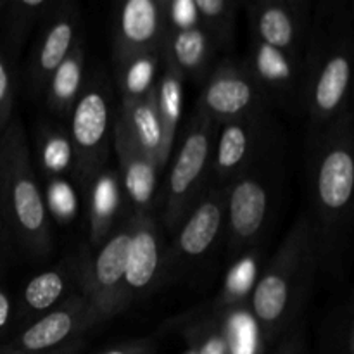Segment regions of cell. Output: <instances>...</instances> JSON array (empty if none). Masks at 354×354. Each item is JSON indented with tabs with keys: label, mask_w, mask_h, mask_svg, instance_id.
Returning <instances> with one entry per match:
<instances>
[{
	"label": "cell",
	"mask_w": 354,
	"mask_h": 354,
	"mask_svg": "<svg viewBox=\"0 0 354 354\" xmlns=\"http://www.w3.org/2000/svg\"><path fill=\"white\" fill-rule=\"evenodd\" d=\"M310 207L320 270L342 275L353 225L354 113L348 111L322 127H310L304 149Z\"/></svg>",
	"instance_id": "cell-1"
},
{
	"label": "cell",
	"mask_w": 354,
	"mask_h": 354,
	"mask_svg": "<svg viewBox=\"0 0 354 354\" xmlns=\"http://www.w3.org/2000/svg\"><path fill=\"white\" fill-rule=\"evenodd\" d=\"M353 69V2L320 0L303 52V113L310 127L330 123L351 107Z\"/></svg>",
	"instance_id": "cell-2"
},
{
	"label": "cell",
	"mask_w": 354,
	"mask_h": 354,
	"mask_svg": "<svg viewBox=\"0 0 354 354\" xmlns=\"http://www.w3.org/2000/svg\"><path fill=\"white\" fill-rule=\"evenodd\" d=\"M320 270L318 244L306 214H301L254 282L251 313L266 344L280 341L299 322Z\"/></svg>",
	"instance_id": "cell-3"
},
{
	"label": "cell",
	"mask_w": 354,
	"mask_h": 354,
	"mask_svg": "<svg viewBox=\"0 0 354 354\" xmlns=\"http://www.w3.org/2000/svg\"><path fill=\"white\" fill-rule=\"evenodd\" d=\"M0 218L23 254L31 259L50 254L52 220L31 162L26 131L16 116L0 135Z\"/></svg>",
	"instance_id": "cell-4"
},
{
	"label": "cell",
	"mask_w": 354,
	"mask_h": 354,
	"mask_svg": "<svg viewBox=\"0 0 354 354\" xmlns=\"http://www.w3.org/2000/svg\"><path fill=\"white\" fill-rule=\"evenodd\" d=\"M214 128L216 123L197 109L187 123L159 194L161 227L168 234L173 235L209 185Z\"/></svg>",
	"instance_id": "cell-5"
},
{
	"label": "cell",
	"mask_w": 354,
	"mask_h": 354,
	"mask_svg": "<svg viewBox=\"0 0 354 354\" xmlns=\"http://www.w3.org/2000/svg\"><path fill=\"white\" fill-rule=\"evenodd\" d=\"M113 88L102 71L85 80L68 116L66 131L75 152V182L85 185L106 168L113 144Z\"/></svg>",
	"instance_id": "cell-6"
},
{
	"label": "cell",
	"mask_w": 354,
	"mask_h": 354,
	"mask_svg": "<svg viewBox=\"0 0 354 354\" xmlns=\"http://www.w3.org/2000/svg\"><path fill=\"white\" fill-rule=\"evenodd\" d=\"M272 154L225 187V239L232 258L244 256L268 228L275 199Z\"/></svg>",
	"instance_id": "cell-7"
},
{
	"label": "cell",
	"mask_w": 354,
	"mask_h": 354,
	"mask_svg": "<svg viewBox=\"0 0 354 354\" xmlns=\"http://www.w3.org/2000/svg\"><path fill=\"white\" fill-rule=\"evenodd\" d=\"M130 216L97 249L83 245V294L90 304L92 330L113 320L121 310L124 270L130 248Z\"/></svg>",
	"instance_id": "cell-8"
},
{
	"label": "cell",
	"mask_w": 354,
	"mask_h": 354,
	"mask_svg": "<svg viewBox=\"0 0 354 354\" xmlns=\"http://www.w3.org/2000/svg\"><path fill=\"white\" fill-rule=\"evenodd\" d=\"M225 234V187L209 183L166 248V280L199 268Z\"/></svg>",
	"instance_id": "cell-9"
},
{
	"label": "cell",
	"mask_w": 354,
	"mask_h": 354,
	"mask_svg": "<svg viewBox=\"0 0 354 354\" xmlns=\"http://www.w3.org/2000/svg\"><path fill=\"white\" fill-rule=\"evenodd\" d=\"M272 140L268 111L216 123L209 183L227 187L232 180L272 154Z\"/></svg>",
	"instance_id": "cell-10"
},
{
	"label": "cell",
	"mask_w": 354,
	"mask_h": 354,
	"mask_svg": "<svg viewBox=\"0 0 354 354\" xmlns=\"http://www.w3.org/2000/svg\"><path fill=\"white\" fill-rule=\"evenodd\" d=\"M82 40V12L78 3L55 0V6L38 24L37 38L28 57L26 88L33 99H40L48 76Z\"/></svg>",
	"instance_id": "cell-11"
},
{
	"label": "cell",
	"mask_w": 354,
	"mask_h": 354,
	"mask_svg": "<svg viewBox=\"0 0 354 354\" xmlns=\"http://www.w3.org/2000/svg\"><path fill=\"white\" fill-rule=\"evenodd\" d=\"M131 235L121 310L145 299L166 282V239L154 214H130Z\"/></svg>",
	"instance_id": "cell-12"
},
{
	"label": "cell",
	"mask_w": 354,
	"mask_h": 354,
	"mask_svg": "<svg viewBox=\"0 0 354 354\" xmlns=\"http://www.w3.org/2000/svg\"><path fill=\"white\" fill-rule=\"evenodd\" d=\"M196 109L214 123L268 111L270 102L242 61L221 59L206 76Z\"/></svg>",
	"instance_id": "cell-13"
},
{
	"label": "cell",
	"mask_w": 354,
	"mask_h": 354,
	"mask_svg": "<svg viewBox=\"0 0 354 354\" xmlns=\"http://www.w3.org/2000/svg\"><path fill=\"white\" fill-rule=\"evenodd\" d=\"M92 332L90 304L83 292L75 294L54 310L41 315L0 344L6 354H44L68 346Z\"/></svg>",
	"instance_id": "cell-14"
},
{
	"label": "cell",
	"mask_w": 354,
	"mask_h": 354,
	"mask_svg": "<svg viewBox=\"0 0 354 354\" xmlns=\"http://www.w3.org/2000/svg\"><path fill=\"white\" fill-rule=\"evenodd\" d=\"M245 10L251 38L303 57L313 10L310 0H254Z\"/></svg>",
	"instance_id": "cell-15"
},
{
	"label": "cell",
	"mask_w": 354,
	"mask_h": 354,
	"mask_svg": "<svg viewBox=\"0 0 354 354\" xmlns=\"http://www.w3.org/2000/svg\"><path fill=\"white\" fill-rule=\"evenodd\" d=\"M242 64L265 93L270 106L277 104L290 113H303V57L251 38Z\"/></svg>",
	"instance_id": "cell-16"
},
{
	"label": "cell",
	"mask_w": 354,
	"mask_h": 354,
	"mask_svg": "<svg viewBox=\"0 0 354 354\" xmlns=\"http://www.w3.org/2000/svg\"><path fill=\"white\" fill-rule=\"evenodd\" d=\"M80 292H83L82 249L24 283L16 297V332Z\"/></svg>",
	"instance_id": "cell-17"
},
{
	"label": "cell",
	"mask_w": 354,
	"mask_h": 354,
	"mask_svg": "<svg viewBox=\"0 0 354 354\" xmlns=\"http://www.w3.org/2000/svg\"><path fill=\"white\" fill-rule=\"evenodd\" d=\"M165 0H127L113 17V61L142 52H162Z\"/></svg>",
	"instance_id": "cell-18"
},
{
	"label": "cell",
	"mask_w": 354,
	"mask_h": 354,
	"mask_svg": "<svg viewBox=\"0 0 354 354\" xmlns=\"http://www.w3.org/2000/svg\"><path fill=\"white\" fill-rule=\"evenodd\" d=\"M113 147L120 162L121 189L130 214H154L159 206L158 165L131 142L127 131L114 118Z\"/></svg>",
	"instance_id": "cell-19"
},
{
	"label": "cell",
	"mask_w": 354,
	"mask_h": 354,
	"mask_svg": "<svg viewBox=\"0 0 354 354\" xmlns=\"http://www.w3.org/2000/svg\"><path fill=\"white\" fill-rule=\"evenodd\" d=\"M88 221V248L97 249L127 218V201L116 169L104 168L82 187ZM130 214V213H128Z\"/></svg>",
	"instance_id": "cell-20"
},
{
	"label": "cell",
	"mask_w": 354,
	"mask_h": 354,
	"mask_svg": "<svg viewBox=\"0 0 354 354\" xmlns=\"http://www.w3.org/2000/svg\"><path fill=\"white\" fill-rule=\"evenodd\" d=\"M218 50V45L201 24L180 30H166L162 61L173 66L183 80L203 83L216 64Z\"/></svg>",
	"instance_id": "cell-21"
},
{
	"label": "cell",
	"mask_w": 354,
	"mask_h": 354,
	"mask_svg": "<svg viewBox=\"0 0 354 354\" xmlns=\"http://www.w3.org/2000/svg\"><path fill=\"white\" fill-rule=\"evenodd\" d=\"M116 120L120 121L131 142L158 165L159 171L165 173L171 156L165 147L162 124L158 109H156L154 93L147 99L137 100V102L120 104Z\"/></svg>",
	"instance_id": "cell-22"
},
{
	"label": "cell",
	"mask_w": 354,
	"mask_h": 354,
	"mask_svg": "<svg viewBox=\"0 0 354 354\" xmlns=\"http://www.w3.org/2000/svg\"><path fill=\"white\" fill-rule=\"evenodd\" d=\"M85 41L82 40L54 69L41 90L40 99L48 113L59 120H68L85 85Z\"/></svg>",
	"instance_id": "cell-23"
},
{
	"label": "cell",
	"mask_w": 354,
	"mask_h": 354,
	"mask_svg": "<svg viewBox=\"0 0 354 354\" xmlns=\"http://www.w3.org/2000/svg\"><path fill=\"white\" fill-rule=\"evenodd\" d=\"M54 6L55 0H7L0 17V47L14 66L31 31Z\"/></svg>",
	"instance_id": "cell-24"
},
{
	"label": "cell",
	"mask_w": 354,
	"mask_h": 354,
	"mask_svg": "<svg viewBox=\"0 0 354 354\" xmlns=\"http://www.w3.org/2000/svg\"><path fill=\"white\" fill-rule=\"evenodd\" d=\"M31 162L37 165L44 180L75 176V152L66 128L41 121L35 131Z\"/></svg>",
	"instance_id": "cell-25"
},
{
	"label": "cell",
	"mask_w": 354,
	"mask_h": 354,
	"mask_svg": "<svg viewBox=\"0 0 354 354\" xmlns=\"http://www.w3.org/2000/svg\"><path fill=\"white\" fill-rule=\"evenodd\" d=\"M121 104L137 102L154 93L162 68V52H142L113 61Z\"/></svg>",
	"instance_id": "cell-26"
},
{
	"label": "cell",
	"mask_w": 354,
	"mask_h": 354,
	"mask_svg": "<svg viewBox=\"0 0 354 354\" xmlns=\"http://www.w3.org/2000/svg\"><path fill=\"white\" fill-rule=\"evenodd\" d=\"M183 85H185L183 76L173 66L162 61L161 73L154 88V102L161 118L165 147L169 156L173 152L176 130L183 111Z\"/></svg>",
	"instance_id": "cell-27"
},
{
	"label": "cell",
	"mask_w": 354,
	"mask_h": 354,
	"mask_svg": "<svg viewBox=\"0 0 354 354\" xmlns=\"http://www.w3.org/2000/svg\"><path fill=\"white\" fill-rule=\"evenodd\" d=\"M180 335L187 344L192 346L197 354H234L230 334L223 325V320L216 313H190L182 322Z\"/></svg>",
	"instance_id": "cell-28"
},
{
	"label": "cell",
	"mask_w": 354,
	"mask_h": 354,
	"mask_svg": "<svg viewBox=\"0 0 354 354\" xmlns=\"http://www.w3.org/2000/svg\"><path fill=\"white\" fill-rule=\"evenodd\" d=\"M324 354H354V304L351 299L332 308L320 327Z\"/></svg>",
	"instance_id": "cell-29"
},
{
	"label": "cell",
	"mask_w": 354,
	"mask_h": 354,
	"mask_svg": "<svg viewBox=\"0 0 354 354\" xmlns=\"http://www.w3.org/2000/svg\"><path fill=\"white\" fill-rule=\"evenodd\" d=\"M239 7L241 3L232 0H196L201 26L213 38L218 48H225L232 44Z\"/></svg>",
	"instance_id": "cell-30"
},
{
	"label": "cell",
	"mask_w": 354,
	"mask_h": 354,
	"mask_svg": "<svg viewBox=\"0 0 354 354\" xmlns=\"http://www.w3.org/2000/svg\"><path fill=\"white\" fill-rule=\"evenodd\" d=\"M41 192L52 221L69 225L76 220L80 211V196L75 183L68 178H48L41 185Z\"/></svg>",
	"instance_id": "cell-31"
},
{
	"label": "cell",
	"mask_w": 354,
	"mask_h": 354,
	"mask_svg": "<svg viewBox=\"0 0 354 354\" xmlns=\"http://www.w3.org/2000/svg\"><path fill=\"white\" fill-rule=\"evenodd\" d=\"M16 99V66L6 57L0 47V135L14 116Z\"/></svg>",
	"instance_id": "cell-32"
},
{
	"label": "cell",
	"mask_w": 354,
	"mask_h": 354,
	"mask_svg": "<svg viewBox=\"0 0 354 354\" xmlns=\"http://www.w3.org/2000/svg\"><path fill=\"white\" fill-rule=\"evenodd\" d=\"M165 17L168 30L192 28L201 24L196 0H165Z\"/></svg>",
	"instance_id": "cell-33"
},
{
	"label": "cell",
	"mask_w": 354,
	"mask_h": 354,
	"mask_svg": "<svg viewBox=\"0 0 354 354\" xmlns=\"http://www.w3.org/2000/svg\"><path fill=\"white\" fill-rule=\"evenodd\" d=\"M16 334V297L0 282V344Z\"/></svg>",
	"instance_id": "cell-34"
},
{
	"label": "cell",
	"mask_w": 354,
	"mask_h": 354,
	"mask_svg": "<svg viewBox=\"0 0 354 354\" xmlns=\"http://www.w3.org/2000/svg\"><path fill=\"white\" fill-rule=\"evenodd\" d=\"M272 354H308L306 327L303 322H297L280 337L279 346Z\"/></svg>",
	"instance_id": "cell-35"
},
{
	"label": "cell",
	"mask_w": 354,
	"mask_h": 354,
	"mask_svg": "<svg viewBox=\"0 0 354 354\" xmlns=\"http://www.w3.org/2000/svg\"><path fill=\"white\" fill-rule=\"evenodd\" d=\"M158 351V342L154 337H142L131 339V341L120 342L113 348L99 354H156Z\"/></svg>",
	"instance_id": "cell-36"
},
{
	"label": "cell",
	"mask_w": 354,
	"mask_h": 354,
	"mask_svg": "<svg viewBox=\"0 0 354 354\" xmlns=\"http://www.w3.org/2000/svg\"><path fill=\"white\" fill-rule=\"evenodd\" d=\"M14 249H16V245H14L12 237H10L9 230H7L2 218H0V279H2L7 266L10 265V261H12Z\"/></svg>",
	"instance_id": "cell-37"
},
{
	"label": "cell",
	"mask_w": 354,
	"mask_h": 354,
	"mask_svg": "<svg viewBox=\"0 0 354 354\" xmlns=\"http://www.w3.org/2000/svg\"><path fill=\"white\" fill-rule=\"evenodd\" d=\"M85 337L82 339H76V341L69 342L68 346H62V348L55 349V351H50V353H44V354H82L83 349H85ZM0 354H6V353H0Z\"/></svg>",
	"instance_id": "cell-38"
},
{
	"label": "cell",
	"mask_w": 354,
	"mask_h": 354,
	"mask_svg": "<svg viewBox=\"0 0 354 354\" xmlns=\"http://www.w3.org/2000/svg\"><path fill=\"white\" fill-rule=\"evenodd\" d=\"M183 354H197V353H196V349L192 348V346L187 344V349H185V351H183Z\"/></svg>",
	"instance_id": "cell-39"
}]
</instances>
